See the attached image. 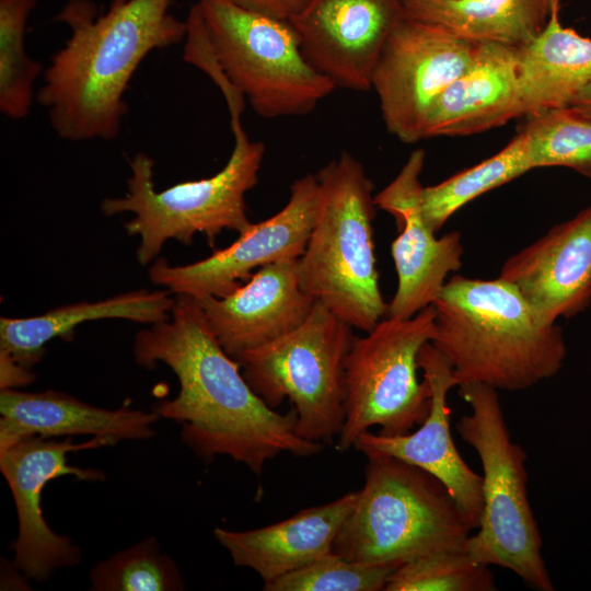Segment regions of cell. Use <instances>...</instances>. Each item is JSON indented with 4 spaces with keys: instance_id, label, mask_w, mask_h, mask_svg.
<instances>
[{
    "instance_id": "cell-1",
    "label": "cell",
    "mask_w": 591,
    "mask_h": 591,
    "mask_svg": "<svg viewBox=\"0 0 591 591\" xmlns=\"http://www.w3.org/2000/svg\"><path fill=\"white\" fill-rule=\"evenodd\" d=\"M132 351L138 366L154 369L161 362L176 375L177 395L152 409L182 425V441L204 463L228 455L260 476L281 453L306 457L324 449L298 434L293 408L276 412L253 391L195 298L176 294L170 317L140 331Z\"/></svg>"
},
{
    "instance_id": "cell-2",
    "label": "cell",
    "mask_w": 591,
    "mask_h": 591,
    "mask_svg": "<svg viewBox=\"0 0 591 591\" xmlns=\"http://www.w3.org/2000/svg\"><path fill=\"white\" fill-rule=\"evenodd\" d=\"M171 0H112L97 15L91 0H69L56 21L70 28L65 46L44 71L36 101L55 134L68 141L113 140L128 112L124 100L142 60L181 43L186 22L170 12Z\"/></svg>"
},
{
    "instance_id": "cell-3",
    "label": "cell",
    "mask_w": 591,
    "mask_h": 591,
    "mask_svg": "<svg viewBox=\"0 0 591 591\" xmlns=\"http://www.w3.org/2000/svg\"><path fill=\"white\" fill-rule=\"evenodd\" d=\"M431 343L457 386L523 391L556 375L567 356L563 329L542 322L509 282L452 276L432 304Z\"/></svg>"
},
{
    "instance_id": "cell-4",
    "label": "cell",
    "mask_w": 591,
    "mask_h": 591,
    "mask_svg": "<svg viewBox=\"0 0 591 591\" xmlns=\"http://www.w3.org/2000/svg\"><path fill=\"white\" fill-rule=\"evenodd\" d=\"M322 200L302 256V289L351 327L371 331L386 316L373 240V183L341 152L317 173Z\"/></svg>"
},
{
    "instance_id": "cell-5",
    "label": "cell",
    "mask_w": 591,
    "mask_h": 591,
    "mask_svg": "<svg viewBox=\"0 0 591 591\" xmlns=\"http://www.w3.org/2000/svg\"><path fill=\"white\" fill-rule=\"evenodd\" d=\"M241 116V113L230 114L233 149L225 165L210 177L182 182L158 192L153 159L137 152L129 160L131 175L126 194L105 198L101 211L106 217L134 215L124 228L128 235L140 239L136 256L141 265L152 262L170 239L189 245L196 234H202L213 247L223 230L240 234L252 225L245 195L258 182L265 146L250 140Z\"/></svg>"
},
{
    "instance_id": "cell-6",
    "label": "cell",
    "mask_w": 591,
    "mask_h": 591,
    "mask_svg": "<svg viewBox=\"0 0 591 591\" xmlns=\"http://www.w3.org/2000/svg\"><path fill=\"white\" fill-rule=\"evenodd\" d=\"M363 487L333 552L351 560L394 561L467 546L473 531L448 488L393 456H369Z\"/></svg>"
},
{
    "instance_id": "cell-7",
    "label": "cell",
    "mask_w": 591,
    "mask_h": 591,
    "mask_svg": "<svg viewBox=\"0 0 591 591\" xmlns=\"http://www.w3.org/2000/svg\"><path fill=\"white\" fill-rule=\"evenodd\" d=\"M459 394L471 413L459 419L456 431L483 466V511L467 549L476 561L509 569L534 590L554 591L528 497V454L511 439L498 392L485 384H463Z\"/></svg>"
},
{
    "instance_id": "cell-8",
    "label": "cell",
    "mask_w": 591,
    "mask_h": 591,
    "mask_svg": "<svg viewBox=\"0 0 591 591\" xmlns=\"http://www.w3.org/2000/svg\"><path fill=\"white\" fill-rule=\"evenodd\" d=\"M198 3L213 60L258 116L306 115L336 89L308 62L289 20L228 0Z\"/></svg>"
},
{
    "instance_id": "cell-9",
    "label": "cell",
    "mask_w": 591,
    "mask_h": 591,
    "mask_svg": "<svg viewBox=\"0 0 591 591\" xmlns=\"http://www.w3.org/2000/svg\"><path fill=\"white\" fill-rule=\"evenodd\" d=\"M354 329L316 301L300 326L237 360L247 383L271 408L286 398L291 403L303 439L332 443L343 428L345 362Z\"/></svg>"
},
{
    "instance_id": "cell-10",
    "label": "cell",
    "mask_w": 591,
    "mask_h": 591,
    "mask_svg": "<svg viewBox=\"0 0 591 591\" xmlns=\"http://www.w3.org/2000/svg\"><path fill=\"white\" fill-rule=\"evenodd\" d=\"M433 305L407 320L385 317L356 337L345 362V421L337 437L340 452L378 426L381 434L398 436L429 415L431 389L418 379V355L434 334Z\"/></svg>"
},
{
    "instance_id": "cell-11",
    "label": "cell",
    "mask_w": 591,
    "mask_h": 591,
    "mask_svg": "<svg viewBox=\"0 0 591 591\" xmlns=\"http://www.w3.org/2000/svg\"><path fill=\"white\" fill-rule=\"evenodd\" d=\"M477 45L439 24L405 16L387 37L371 77L387 131L404 143L426 139L433 105L467 68Z\"/></svg>"
},
{
    "instance_id": "cell-12",
    "label": "cell",
    "mask_w": 591,
    "mask_h": 591,
    "mask_svg": "<svg viewBox=\"0 0 591 591\" xmlns=\"http://www.w3.org/2000/svg\"><path fill=\"white\" fill-rule=\"evenodd\" d=\"M322 189L316 174L308 173L290 186V197L281 210L252 225L229 246L208 257L181 266L157 259L149 277L174 294L195 299L225 297L259 268L299 259L316 222Z\"/></svg>"
},
{
    "instance_id": "cell-13",
    "label": "cell",
    "mask_w": 591,
    "mask_h": 591,
    "mask_svg": "<svg viewBox=\"0 0 591 591\" xmlns=\"http://www.w3.org/2000/svg\"><path fill=\"white\" fill-rule=\"evenodd\" d=\"M112 447L103 438L92 437L73 442L39 436H25L0 448V471L5 478L16 509L19 532L12 542V565L27 579L43 582L54 571L77 566L81 549L67 535L54 532L42 511V491L45 485L61 476H73L82 482H103L104 472L96 468L72 466L68 454L80 450Z\"/></svg>"
},
{
    "instance_id": "cell-14",
    "label": "cell",
    "mask_w": 591,
    "mask_h": 591,
    "mask_svg": "<svg viewBox=\"0 0 591 591\" xmlns=\"http://www.w3.org/2000/svg\"><path fill=\"white\" fill-rule=\"evenodd\" d=\"M424 149L414 150L394 179L374 195V204L395 219L398 235L391 253L397 288L385 317L407 320L432 305L448 276L462 267L464 247L457 231L440 237L427 224L421 206Z\"/></svg>"
},
{
    "instance_id": "cell-15",
    "label": "cell",
    "mask_w": 591,
    "mask_h": 591,
    "mask_svg": "<svg viewBox=\"0 0 591 591\" xmlns=\"http://www.w3.org/2000/svg\"><path fill=\"white\" fill-rule=\"evenodd\" d=\"M405 16V0H310L289 22L316 71L336 89L368 92L380 53Z\"/></svg>"
},
{
    "instance_id": "cell-16",
    "label": "cell",
    "mask_w": 591,
    "mask_h": 591,
    "mask_svg": "<svg viewBox=\"0 0 591 591\" xmlns=\"http://www.w3.org/2000/svg\"><path fill=\"white\" fill-rule=\"evenodd\" d=\"M418 366L431 389V406L425 421L418 429L398 436L364 431L354 448L367 457L393 456L433 475L476 530L483 511V477L463 460L452 439L448 394L457 386L453 369L431 341L421 347Z\"/></svg>"
},
{
    "instance_id": "cell-17",
    "label": "cell",
    "mask_w": 591,
    "mask_h": 591,
    "mask_svg": "<svg viewBox=\"0 0 591 591\" xmlns=\"http://www.w3.org/2000/svg\"><path fill=\"white\" fill-rule=\"evenodd\" d=\"M498 277L544 323L584 311L591 303V207L507 258Z\"/></svg>"
},
{
    "instance_id": "cell-18",
    "label": "cell",
    "mask_w": 591,
    "mask_h": 591,
    "mask_svg": "<svg viewBox=\"0 0 591 591\" xmlns=\"http://www.w3.org/2000/svg\"><path fill=\"white\" fill-rule=\"evenodd\" d=\"M196 300L222 348L235 360L296 329L316 302L301 287L299 259L259 268L225 297Z\"/></svg>"
},
{
    "instance_id": "cell-19",
    "label": "cell",
    "mask_w": 591,
    "mask_h": 591,
    "mask_svg": "<svg viewBox=\"0 0 591 591\" xmlns=\"http://www.w3.org/2000/svg\"><path fill=\"white\" fill-rule=\"evenodd\" d=\"M0 416V448L25 436H91L106 439L114 447L124 440L151 439L155 434L153 424L160 419L153 409H134L129 402L106 409L59 391L15 389L1 390Z\"/></svg>"
},
{
    "instance_id": "cell-20",
    "label": "cell",
    "mask_w": 591,
    "mask_h": 591,
    "mask_svg": "<svg viewBox=\"0 0 591 591\" xmlns=\"http://www.w3.org/2000/svg\"><path fill=\"white\" fill-rule=\"evenodd\" d=\"M521 116L518 48L483 43L433 105L426 138L476 135Z\"/></svg>"
},
{
    "instance_id": "cell-21",
    "label": "cell",
    "mask_w": 591,
    "mask_h": 591,
    "mask_svg": "<svg viewBox=\"0 0 591 591\" xmlns=\"http://www.w3.org/2000/svg\"><path fill=\"white\" fill-rule=\"evenodd\" d=\"M357 498L358 490H352L264 528H216L213 535L236 566L253 569L265 584L333 552L335 538Z\"/></svg>"
},
{
    "instance_id": "cell-22",
    "label": "cell",
    "mask_w": 591,
    "mask_h": 591,
    "mask_svg": "<svg viewBox=\"0 0 591 591\" xmlns=\"http://www.w3.org/2000/svg\"><path fill=\"white\" fill-rule=\"evenodd\" d=\"M170 290H137L94 302L66 304L31 317L0 318V359L31 369L54 338L70 340L82 323L123 318L155 324L166 321L175 298Z\"/></svg>"
},
{
    "instance_id": "cell-23",
    "label": "cell",
    "mask_w": 591,
    "mask_h": 591,
    "mask_svg": "<svg viewBox=\"0 0 591 591\" xmlns=\"http://www.w3.org/2000/svg\"><path fill=\"white\" fill-rule=\"evenodd\" d=\"M523 116L567 107L591 81V38L560 21V2L543 31L518 48Z\"/></svg>"
},
{
    "instance_id": "cell-24",
    "label": "cell",
    "mask_w": 591,
    "mask_h": 591,
    "mask_svg": "<svg viewBox=\"0 0 591 591\" xmlns=\"http://www.w3.org/2000/svg\"><path fill=\"white\" fill-rule=\"evenodd\" d=\"M560 0H405L406 16L439 24L473 43L515 48L533 40Z\"/></svg>"
},
{
    "instance_id": "cell-25",
    "label": "cell",
    "mask_w": 591,
    "mask_h": 591,
    "mask_svg": "<svg viewBox=\"0 0 591 591\" xmlns=\"http://www.w3.org/2000/svg\"><path fill=\"white\" fill-rule=\"evenodd\" d=\"M532 169L526 137L519 131L493 157L436 185L424 187V218L437 233L451 216L467 202Z\"/></svg>"
},
{
    "instance_id": "cell-26",
    "label": "cell",
    "mask_w": 591,
    "mask_h": 591,
    "mask_svg": "<svg viewBox=\"0 0 591 591\" xmlns=\"http://www.w3.org/2000/svg\"><path fill=\"white\" fill-rule=\"evenodd\" d=\"M37 0H0V112L23 119L34 101V83L43 65L25 49L27 19Z\"/></svg>"
},
{
    "instance_id": "cell-27",
    "label": "cell",
    "mask_w": 591,
    "mask_h": 591,
    "mask_svg": "<svg viewBox=\"0 0 591 591\" xmlns=\"http://www.w3.org/2000/svg\"><path fill=\"white\" fill-rule=\"evenodd\" d=\"M525 118L519 131L526 137L533 169L568 167L591 179V119L569 106Z\"/></svg>"
},
{
    "instance_id": "cell-28",
    "label": "cell",
    "mask_w": 591,
    "mask_h": 591,
    "mask_svg": "<svg viewBox=\"0 0 591 591\" xmlns=\"http://www.w3.org/2000/svg\"><path fill=\"white\" fill-rule=\"evenodd\" d=\"M93 591H181L185 582L176 561L162 553L155 536L113 554L89 573Z\"/></svg>"
},
{
    "instance_id": "cell-29",
    "label": "cell",
    "mask_w": 591,
    "mask_h": 591,
    "mask_svg": "<svg viewBox=\"0 0 591 591\" xmlns=\"http://www.w3.org/2000/svg\"><path fill=\"white\" fill-rule=\"evenodd\" d=\"M489 565L476 561L467 546L425 555L402 564L385 591H494Z\"/></svg>"
},
{
    "instance_id": "cell-30",
    "label": "cell",
    "mask_w": 591,
    "mask_h": 591,
    "mask_svg": "<svg viewBox=\"0 0 591 591\" xmlns=\"http://www.w3.org/2000/svg\"><path fill=\"white\" fill-rule=\"evenodd\" d=\"M359 561L331 552L311 564L265 583V591H380L401 566Z\"/></svg>"
},
{
    "instance_id": "cell-31",
    "label": "cell",
    "mask_w": 591,
    "mask_h": 591,
    "mask_svg": "<svg viewBox=\"0 0 591 591\" xmlns=\"http://www.w3.org/2000/svg\"><path fill=\"white\" fill-rule=\"evenodd\" d=\"M233 4L279 20H289L300 13L310 0H228Z\"/></svg>"
},
{
    "instance_id": "cell-32",
    "label": "cell",
    "mask_w": 591,
    "mask_h": 591,
    "mask_svg": "<svg viewBox=\"0 0 591 591\" xmlns=\"http://www.w3.org/2000/svg\"><path fill=\"white\" fill-rule=\"evenodd\" d=\"M35 373L27 368L16 364L7 359H0V387L15 389L33 382Z\"/></svg>"
},
{
    "instance_id": "cell-33",
    "label": "cell",
    "mask_w": 591,
    "mask_h": 591,
    "mask_svg": "<svg viewBox=\"0 0 591 591\" xmlns=\"http://www.w3.org/2000/svg\"><path fill=\"white\" fill-rule=\"evenodd\" d=\"M569 107L591 119V81L572 99Z\"/></svg>"
}]
</instances>
